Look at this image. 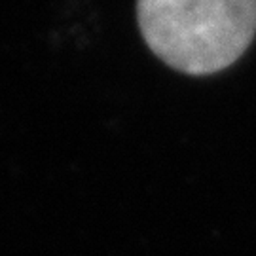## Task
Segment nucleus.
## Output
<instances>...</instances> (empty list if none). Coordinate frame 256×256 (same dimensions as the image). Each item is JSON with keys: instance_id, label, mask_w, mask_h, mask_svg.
<instances>
[{"instance_id": "obj_1", "label": "nucleus", "mask_w": 256, "mask_h": 256, "mask_svg": "<svg viewBox=\"0 0 256 256\" xmlns=\"http://www.w3.org/2000/svg\"><path fill=\"white\" fill-rule=\"evenodd\" d=\"M137 19L165 64L207 76L228 68L252 44L256 0H137Z\"/></svg>"}]
</instances>
